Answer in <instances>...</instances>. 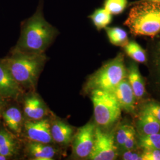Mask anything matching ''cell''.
<instances>
[{
    "label": "cell",
    "mask_w": 160,
    "mask_h": 160,
    "mask_svg": "<svg viewBox=\"0 0 160 160\" xmlns=\"http://www.w3.org/2000/svg\"><path fill=\"white\" fill-rule=\"evenodd\" d=\"M43 0H40L36 11L21 24V32L14 49L32 53H45L59 33L46 21L43 12Z\"/></svg>",
    "instance_id": "1"
},
{
    "label": "cell",
    "mask_w": 160,
    "mask_h": 160,
    "mask_svg": "<svg viewBox=\"0 0 160 160\" xmlns=\"http://www.w3.org/2000/svg\"><path fill=\"white\" fill-rule=\"evenodd\" d=\"M45 53H32L12 49L2 59L18 84L26 89H34L46 61Z\"/></svg>",
    "instance_id": "2"
},
{
    "label": "cell",
    "mask_w": 160,
    "mask_h": 160,
    "mask_svg": "<svg viewBox=\"0 0 160 160\" xmlns=\"http://www.w3.org/2000/svg\"><path fill=\"white\" fill-rule=\"evenodd\" d=\"M123 23L134 36L154 38L160 33V4L140 2L132 5Z\"/></svg>",
    "instance_id": "3"
},
{
    "label": "cell",
    "mask_w": 160,
    "mask_h": 160,
    "mask_svg": "<svg viewBox=\"0 0 160 160\" xmlns=\"http://www.w3.org/2000/svg\"><path fill=\"white\" fill-rule=\"evenodd\" d=\"M127 73L124 55L119 53L88 78L85 90L88 92L95 90L113 92L118 85L127 77Z\"/></svg>",
    "instance_id": "4"
},
{
    "label": "cell",
    "mask_w": 160,
    "mask_h": 160,
    "mask_svg": "<svg viewBox=\"0 0 160 160\" xmlns=\"http://www.w3.org/2000/svg\"><path fill=\"white\" fill-rule=\"evenodd\" d=\"M90 94L96 125L102 129L114 125L120 118L122 109L113 93L95 90Z\"/></svg>",
    "instance_id": "5"
},
{
    "label": "cell",
    "mask_w": 160,
    "mask_h": 160,
    "mask_svg": "<svg viewBox=\"0 0 160 160\" xmlns=\"http://www.w3.org/2000/svg\"><path fill=\"white\" fill-rule=\"evenodd\" d=\"M148 74L146 89L152 100L160 103V33L150 38L146 49Z\"/></svg>",
    "instance_id": "6"
},
{
    "label": "cell",
    "mask_w": 160,
    "mask_h": 160,
    "mask_svg": "<svg viewBox=\"0 0 160 160\" xmlns=\"http://www.w3.org/2000/svg\"><path fill=\"white\" fill-rule=\"evenodd\" d=\"M118 149L115 145L114 132L103 131L96 125L94 142L88 159L92 160H114L118 157Z\"/></svg>",
    "instance_id": "7"
},
{
    "label": "cell",
    "mask_w": 160,
    "mask_h": 160,
    "mask_svg": "<svg viewBox=\"0 0 160 160\" xmlns=\"http://www.w3.org/2000/svg\"><path fill=\"white\" fill-rule=\"evenodd\" d=\"M96 125L88 122L75 133L71 142L72 154L78 159L88 158L94 142Z\"/></svg>",
    "instance_id": "8"
},
{
    "label": "cell",
    "mask_w": 160,
    "mask_h": 160,
    "mask_svg": "<svg viewBox=\"0 0 160 160\" xmlns=\"http://www.w3.org/2000/svg\"><path fill=\"white\" fill-rule=\"evenodd\" d=\"M23 131L29 141L49 143L53 142L51 132V123L48 119L24 121Z\"/></svg>",
    "instance_id": "9"
},
{
    "label": "cell",
    "mask_w": 160,
    "mask_h": 160,
    "mask_svg": "<svg viewBox=\"0 0 160 160\" xmlns=\"http://www.w3.org/2000/svg\"><path fill=\"white\" fill-rule=\"evenodd\" d=\"M22 91V87L14 78L2 59H0V96L4 99H16Z\"/></svg>",
    "instance_id": "10"
},
{
    "label": "cell",
    "mask_w": 160,
    "mask_h": 160,
    "mask_svg": "<svg viewBox=\"0 0 160 160\" xmlns=\"http://www.w3.org/2000/svg\"><path fill=\"white\" fill-rule=\"evenodd\" d=\"M24 116L28 120H38L45 118L48 114L46 104L36 93L26 95L23 100Z\"/></svg>",
    "instance_id": "11"
},
{
    "label": "cell",
    "mask_w": 160,
    "mask_h": 160,
    "mask_svg": "<svg viewBox=\"0 0 160 160\" xmlns=\"http://www.w3.org/2000/svg\"><path fill=\"white\" fill-rule=\"evenodd\" d=\"M113 93L122 110L132 114L135 113L136 98L127 77L118 85Z\"/></svg>",
    "instance_id": "12"
},
{
    "label": "cell",
    "mask_w": 160,
    "mask_h": 160,
    "mask_svg": "<svg viewBox=\"0 0 160 160\" xmlns=\"http://www.w3.org/2000/svg\"><path fill=\"white\" fill-rule=\"evenodd\" d=\"M51 132L53 141L62 146L71 143L74 135V128L59 119L53 120L51 123Z\"/></svg>",
    "instance_id": "13"
},
{
    "label": "cell",
    "mask_w": 160,
    "mask_h": 160,
    "mask_svg": "<svg viewBox=\"0 0 160 160\" xmlns=\"http://www.w3.org/2000/svg\"><path fill=\"white\" fill-rule=\"evenodd\" d=\"M2 116L4 124L8 130L19 136L23 130L24 119L22 112L17 107L12 106L3 110Z\"/></svg>",
    "instance_id": "14"
},
{
    "label": "cell",
    "mask_w": 160,
    "mask_h": 160,
    "mask_svg": "<svg viewBox=\"0 0 160 160\" xmlns=\"http://www.w3.org/2000/svg\"><path fill=\"white\" fill-rule=\"evenodd\" d=\"M26 149L32 160H52L57 154L56 149L51 145L29 140Z\"/></svg>",
    "instance_id": "15"
},
{
    "label": "cell",
    "mask_w": 160,
    "mask_h": 160,
    "mask_svg": "<svg viewBox=\"0 0 160 160\" xmlns=\"http://www.w3.org/2000/svg\"><path fill=\"white\" fill-rule=\"evenodd\" d=\"M127 72V78L131 86L135 98L138 99L143 98L147 93L145 82L140 74L136 62L129 63Z\"/></svg>",
    "instance_id": "16"
},
{
    "label": "cell",
    "mask_w": 160,
    "mask_h": 160,
    "mask_svg": "<svg viewBox=\"0 0 160 160\" xmlns=\"http://www.w3.org/2000/svg\"><path fill=\"white\" fill-rule=\"evenodd\" d=\"M140 135H147L160 133V122L148 111L142 109L137 123Z\"/></svg>",
    "instance_id": "17"
},
{
    "label": "cell",
    "mask_w": 160,
    "mask_h": 160,
    "mask_svg": "<svg viewBox=\"0 0 160 160\" xmlns=\"http://www.w3.org/2000/svg\"><path fill=\"white\" fill-rule=\"evenodd\" d=\"M19 149V143L15 135L6 129L0 128V154L10 159L17 155Z\"/></svg>",
    "instance_id": "18"
},
{
    "label": "cell",
    "mask_w": 160,
    "mask_h": 160,
    "mask_svg": "<svg viewBox=\"0 0 160 160\" xmlns=\"http://www.w3.org/2000/svg\"><path fill=\"white\" fill-rule=\"evenodd\" d=\"M88 17L98 31L105 29L113 21V15L104 7L95 9Z\"/></svg>",
    "instance_id": "19"
},
{
    "label": "cell",
    "mask_w": 160,
    "mask_h": 160,
    "mask_svg": "<svg viewBox=\"0 0 160 160\" xmlns=\"http://www.w3.org/2000/svg\"><path fill=\"white\" fill-rule=\"evenodd\" d=\"M124 51L135 62L146 63L147 61V53L137 42L129 41L125 46L123 47Z\"/></svg>",
    "instance_id": "20"
},
{
    "label": "cell",
    "mask_w": 160,
    "mask_h": 160,
    "mask_svg": "<svg viewBox=\"0 0 160 160\" xmlns=\"http://www.w3.org/2000/svg\"><path fill=\"white\" fill-rule=\"evenodd\" d=\"M105 31L110 43L114 46L124 47L128 43V34L119 27H106Z\"/></svg>",
    "instance_id": "21"
},
{
    "label": "cell",
    "mask_w": 160,
    "mask_h": 160,
    "mask_svg": "<svg viewBox=\"0 0 160 160\" xmlns=\"http://www.w3.org/2000/svg\"><path fill=\"white\" fill-rule=\"evenodd\" d=\"M138 144L143 149H160V133L140 135Z\"/></svg>",
    "instance_id": "22"
},
{
    "label": "cell",
    "mask_w": 160,
    "mask_h": 160,
    "mask_svg": "<svg viewBox=\"0 0 160 160\" xmlns=\"http://www.w3.org/2000/svg\"><path fill=\"white\" fill-rule=\"evenodd\" d=\"M128 0H104L103 7L113 16L120 15L126 10Z\"/></svg>",
    "instance_id": "23"
},
{
    "label": "cell",
    "mask_w": 160,
    "mask_h": 160,
    "mask_svg": "<svg viewBox=\"0 0 160 160\" xmlns=\"http://www.w3.org/2000/svg\"><path fill=\"white\" fill-rule=\"evenodd\" d=\"M134 128L129 125H122L119 127L114 135V141L118 145L122 148L128 135Z\"/></svg>",
    "instance_id": "24"
},
{
    "label": "cell",
    "mask_w": 160,
    "mask_h": 160,
    "mask_svg": "<svg viewBox=\"0 0 160 160\" xmlns=\"http://www.w3.org/2000/svg\"><path fill=\"white\" fill-rule=\"evenodd\" d=\"M142 109L148 111L160 122V103L159 102L152 99L145 103Z\"/></svg>",
    "instance_id": "25"
},
{
    "label": "cell",
    "mask_w": 160,
    "mask_h": 160,
    "mask_svg": "<svg viewBox=\"0 0 160 160\" xmlns=\"http://www.w3.org/2000/svg\"><path fill=\"white\" fill-rule=\"evenodd\" d=\"M137 146V141H136V131L135 128L132 130L126 138L123 145L122 149L123 151L126 150H132L134 149Z\"/></svg>",
    "instance_id": "26"
},
{
    "label": "cell",
    "mask_w": 160,
    "mask_h": 160,
    "mask_svg": "<svg viewBox=\"0 0 160 160\" xmlns=\"http://www.w3.org/2000/svg\"><path fill=\"white\" fill-rule=\"evenodd\" d=\"M142 160H160V149H144Z\"/></svg>",
    "instance_id": "27"
},
{
    "label": "cell",
    "mask_w": 160,
    "mask_h": 160,
    "mask_svg": "<svg viewBox=\"0 0 160 160\" xmlns=\"http://www.w3.org/2000/svg\"><path fill=\"white\" fill-rule=\"evenodd\" d=\"M122 158L124 160H142V154H139L133 149L124 151Z\"/></svg>",
    "instance_id": "28"
},
{
    "label": "cell",
    "mask_w": 160,
    "mask_h": 160,
    "mask_svg": "<svg viewBox=\"0 0 160 160\" xmlns=\"http://www.w3.org/2000/svg\"><path fill=\"white\" fill-rule=\"evenodd\" d=\"M140 2H156V3H160V0H137V1H135L130 2L129 4V6H132L134 4Z\"/></svg>",
    "instance_id": "29"
},
{
    "label": "cell",
    "mask_w": 160,
    "mask_h": 160,
    "mask_svg": "<svg viewBox=\"0 0 160 160\" xmlns=\"http://www.w3.org/2000/svg\"><path fill=\"white\" fill-rule=\"evenodd\" d=\"M4 98L0 96V115L2 114L4 107Z\"/></svg>",
    "instance_id": "30"
},
{
    "label": "cell",
    "mask_w": 160,
    "mask_h": 160,
    "mask_svg": "<svg viewBox=\"0 0 160 160\" xmlns=\"http://www.w3.org/2000/svg\"><path fill=\"white\" fill-rule=\"evenodd\" d=\"M8 159H10V158L7 157L6 156H4V155L0 154V160H8Z\"/></svg>",
    "instance_id": "31"
}]
</instances>
